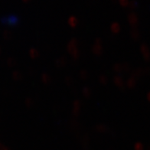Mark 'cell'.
I'll use <instances>...</instances> for the list:
<instances>
[{
  "label": "cell",
  "instance_id": "obj_6",
  "mask_svg": "<svg viewBox=\"0 0 150 150\" xmlns=\"http://www.w3.org/2000/svg\"><path fill=\"white\" fill-rule=\"evenodd\" d=\"M77 22H78V21H77V18H75L74 16L70 17L69 19H68V24H69V25L71 27H72V28H74V27L77 26Z\"/></svg>",
  "mask_w": 150,
  "mask_h": 150
},
{
  "label": "cell",
  "instance_id": "obj_17",
  "mask_svg": "<svg viewBox=\"0 0 150 150\" xmlns=\"http://www.w3.org/2000/svg\"><path fill=\"white\" fill-rule=\"evenodd\" d=\"M122 67L120 65V64H116V65L114 66L113 70H114V71H116V72L120 73V72H121V71H122Z\"/></svg>",
  "mask_w": 150,
  "mask_h": 150
},
{
  "label": "cell",
  "instance_id": "obj_2",
  "mask_svg": "<svg viewBox=\"0 0 150 150\" xmlns=\"http://www.w3.org/2000/svg\"><path fill=\"white\" fill-rule=\"evenodd\" d=\"M77 42L76 39H72L70 42V43L68 44V46H67V50L68 52H71V54L73 53L74 52H75L77 50Z\"/></svg>",
  "mask_w": 150,
  "mask_h": 150
},
{
  "label": "cell",
  "instance_id": "obj_11",
  "mask_svg": "<svg viewBox=\"0 0 150 150\" xmlns=\"http://www.w3.org/2000/svg\"><path fill=\"white\" fill-rule=\"evenodd\" d=\"M65 64L66 59L64 57H61V58L57 60V62H56V64H57V66H58V67H62V66L64 65Z\"/></svg>",
  "mask_w": 150,
  "mask_h": 150
},
{
  "label": "cell",
  "instance_id": "obj_9",
  "mask_svg": "<svg viewBox=\"0 0 150 150\" xmlns=\"http://www.w3.org/2000/svg\"><path fill=\"white\" fill-rule=\"evenodd\" d=\"M120 25H119L118 23L115 22V23L112 24V25H111V31L113 33H118L120 32Z\"/></svg>",
  "mask_w": 150,
  "mask_h": 150
},
{
  "label": "cell",
  "instance_id": "obj_22",
  "mask_svg": "<svg viewBox=\"0 0 150 150\" xmlns=\"http://www.w3.org/2000/svg\"><path fill=\"white\" fill-rule=\"evenodd\" d=\"M23 1H24V2H28V1H30V0H23Z\"/></svg>",
  "mask_w": 150,
  "mask_h": 150
},
{
  "label": "cell",
  "instance_id": "obj_20",
  "mask_svg": "<svg viewBox=\"0 0 150 150\" xmlns=\"http://www.w3.org/2000/svg\"><path fill=\"white\" fill-rule=\"evenodd\" d=\"M73 82L74 81L71 77H67V78H66V83H67V85H71L73 83Z\"/></svg>",
  "mask_w": 150,
  "mask_h": 150
},
{
  "label": "cell",
  "instance_id": "obj_12",
  "mask_svg": "<svg viewBox=\"0 0 150 150\" xmlns=\"http://www.w3.org/2000/svg\"><path fill=\"white\" fill-rule=\"evenodd\" d=\"M137 6H138V2L136 0H132L130 3L129 4V7L130 9H135L137 8Z\"/></svg>",
  "mask_w": 150,
  "mask_h": 150
},
{
  "label": "cell",
  "instance_id": "obj_19",
  "mask_svg": "<svg viewBox=\"0 0 150 150\" xmlns=\"http://www.w3.org/2000/svg\"><path fill=\"white\" fill-rule=\"evenodd\" d=\"M98 128H97V129H98L100 132H105V131L107 130V127H105V126H103V125H100V126H98Z\"/></svg>",
  "mask_w": 150,
  "mask_h": 150
},
{
  "label": "cell",
  "instance_id": "obj_13",
  "mask_svg": "<svg viewBox=\"0 0 150 150\" xmlns=\"http://www.w3.org/2000/svg\"><path fill=\"white\" fill-rule=\"evenodd\" d=\"M91 94V90L88 88V87H84L83 89V95L86 98L89 97Z\"/></svg>",
  "mask_w": 150,
  "mask_h": 150
},
{
  "label": "cell",
  "instance_id": "obj_5",
  "mask_svg": "<svg viewBox=\"0 0 150 150\" xmlns=\"http://www.w3.org/2000/svg\"><path fill=\"white\" fill-rule=\"evenodd\" d=\"M114 83L118 86L120 88L123 89L124 88V82L120 77H114Z\"/></svg>",
  "mask_w": 150,
  "mask_h": 150
},
{
  "label": "cell",
  "instance_id": "obj_14",
  "mask_svg": "<svg viewBox=\"0 0 150 150\" xmlns=\"http://www.w3.org/2000/svg\"><path fill=\"white\" fill-rule=\"evenodd\" d=\"M100 82L102 84H107V78L106 76L104 75H101L100 77Z\"/></svg>",
  "mask_w": 150,
  "mask_h": 150
},
{
  "label": "cell",
  "instance_id": "obj_16",
  "mask_svg": "<svg viewBox=\"0 0 150 150\" xmlns=\"http://www.w3.org/2000/svg\"><path fill=\"white\" fill-rule=\"evenodd\" d=\"M33 100H32V99L31 98H27L26 99V106L28 107H31L33 105Z\"/></svg>",
  "mask_w": 150,
  "mask_h": 150
},
{
  "label": "cell",
  "instance_id": "obj_4",
  "mask_svg": "<svg viewBox=\"0 0 150 150\" xmlns=\"http://www.w3.org/2000/svg\"><path fill=\"white\" fill-rule=\"evenodd\" d=\"M80 109H81V102L79 100H76L74 103V110H73V113L75 114V116L80 113Z\"/></svg>",
  "mask_w": 150,
  "mask_h": 150
},
{
  "label": "cell",
  "instance_id": "obj_10",
  "mask_svg": "<svg viewBox=\"0 0 150 150\" xmlns=\"http://www.w3.org/2000/svg\"><path fill=\"white\" fill-rule=\"evenodd\" d=\"M29 54L32 58H36V57H38V55H39V53H38V52L36 49H35V48H32V49L30 50Z\"/></svg>",
  "mask_w": 150,
  "mask_h": 150
},
{
  "label": "cell",
  "instance_id": "obj_15",
  "mask_svg": "<svg viewBox=\"0 0 150 150\" xmlns=\"http://www.w3.org/2000/svg\"><path fill=\"white\" fill-rule=\"evenodd\" d=\"M119 2L122 7H127L129 6V0H119Z\"/></svg>",
  "mask_w": 150,
  "mask_h": 150
},
{
  "label": "cell",
  "instance_id": "obj_7",
  "mask_svg": "<svg viewBox=\"0 0 150 150\" xmlns=\"http://www.w3.org/2000/svg\"><path fill=\"white\" fill-rule=\"evenodd\" d=\"M6 21H7V22H8V23L10 24H12V25L18 23V18H17L16 16H9V17H8V18H6Z\"/></svg>",
  "mask_w": 150,
  "mask_h": 150
},
{
  "label": "cell",
  "instance_id": "obj_1",
  "mask_svg": "<svg viewBox=\"0 0 150 150\" xmlns=\"http://www.w3.org/2000/svg\"><path fill=\"white\" fill-rule=\"evenodd\" d=\"M95 42H96V45L93 47V53L95 54H97V55H100L102 52H103V47L101 46V40L100 38H97Z\"/></svg>",
  "mask_w": 150,
  "mask_h": 150
},
{
  "label": "cell",
  "instance_id": "obj_3",
  "mask_svg": "<svg viewBox=\"0 0 150 150\" xmlns=\"http://www.w3.org/2000/svg\"><path fill=\"white\" fill-rule=\"evenodd\" d=\"M128 21L131 25H136L137 23V16L135 14L134 12H132L128 16Z\"/></svg>",
  "mask_w": 150,
  "mask_h": 150
},
{
  "label": "cell",
  "instance_id": "obj_18",
  "mask_svg": "<svg viewBox=\"0 0 150 150\" xmlns=\"http://www.w3.org/2000/svg\"><path fill=\"white\" fill-rule=\"evenodd\" d=\"M80 76H81V78H82V79L85 80V79H87V76H88V75H87V72H86V71H81Z\"/></svg>",
  "mask_w": 150,
  "mask_h": 150
},
{
  "label": "cell",
  "instance_id": "obj_8",
  "mask_svg": "<svg viewBox=\"0 0 150 150\" xmlns=\"http://www.w3.org/2000/svg\"><path fill=\"white\" fill-rule=\"evenodd\" d=\"M42 79L44 83H46V84H47V83H49L51 82V77H50L49 75L46 73H44L42 75Z\"/></svg>",
  "mask_w": 150,
  "mask_h": 150
},
{
  "label": "cell",
  "instance_id": "obj_21",
  "mask_svg": "<svg viewBox=\"0 0 150 150\" xmlns=\"http://www.w3.org/2000/svg\"><path fill=\"white\" fill-rule=\"evenodd\" d=\"M112 2H114V3H116V2H118V0H111Z\"/></svg>",
  "mask_w": 150,
  "mask_h": 150
}]
</instances>
